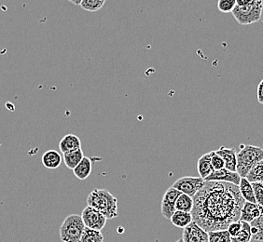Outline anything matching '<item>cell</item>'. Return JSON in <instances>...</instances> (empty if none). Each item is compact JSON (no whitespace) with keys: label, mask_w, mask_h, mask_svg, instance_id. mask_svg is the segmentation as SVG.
<instances>
[{"label":"cell","mask_w":263,"mask_h":242,"mask_svg":"<svg viewBox=\"0 0 263 242\" xmlns=\"http://www.w3.org/2000/svg\"><path fill=\"white\" fill-rule=\"evenodd\" d=\"M245 202L238 186L205 182L193 197V221L206 232L226 230L230 224L240 220Z\"/></svg>","instance_id":"1"},{"label":"cell","mask_w":263,"mask_h":242,"mask_svg":"<svg viewBox=\"0 0 263 242\" xmlns=\"http://www.w3.org/2000/svg\"><path fill=\"white\" fill-rule=\"evenodd\" d=\"M87 206L98 211L107 220L119 216L118 199L106 189H93L87 197Z\"/></svg>","instance_id":"2"},{"label":"cell","mask_w":263,"mask_h":242,"mask_svg":"<svg viewBox=\"0 0 263 242\" xmlns=\"http://www.w3.org/2000/svg\"><path fill=\"white\" fill-rule=\"evenodd\" d=\"M263 160V149L255 146H243L237 153L236 172L242 178H246L249 171L258 162Z\"/></svg>","instance_id":"3"},{"label":"cell","mask_w":263,"mask_h":242,"mask_svg":"<svg viewBox=\"0 0 263 242\" xmlns=\"http://www.w3.org/2000/svg\"><path fill=\"white\" fill-rule=\"evenodd\" d=\"M85 228L81 215L71 214L62 224L60 238L63 242H80Z\"/></svg>","instance_id":"4"},{"label":"cell","mask_w":263,"mask_h":242,"mask_svg":"<svg viewBox=\"0 0 263 242\" xmlns=\"http://www.w3.org/2000/svg\"><path fill=\"white\" fill-rule=\"evenodd\" d=\"M262 10L263 0H254L251 4L246 7L236 6L232 13L238 24L248 26L261 19Z\"/></svg>","instance_id":"5"},{"label":"cell","mask_w":263,"mask_h":242,"mask_svg":"<svg viewBox=\"0 0 263 242\" xmlns=\"http://www.w3.org/2000/svg\"><path fill=\"white\" fill-rule=\"evenodd\" d=\"M205 185V181L201 177L187 176L179 178L174 183L172 187H175L182 194H186L190 197H194L198 192Z\"/></svg>","instance_id":"6"},{"label":"cell","mask_w":263,"mask_h":242,"mask_svg":"<svg viewBox=\"0 0 263 242\" xmlns=\"http://www.w3.org/2000/svg\"><path fill=\"white\" fill-rule=\"evenodd\" d=\"M81 218L87 228L98 230V231H102V229L106 226V220H107L102 213L90 206H86V208L82 211Z\"/></svg>","instance_id":"7"},{"label":"cell","mask_w":263,"mask_h":242,"mask_svg":"<svg viewBox=\"0 0 263 242\" xmlns=\"http://www.w3.org/2000/svg\"><path fill=\"white\" fill-rule=\"evenodd\" d=\"M181 195V192L178 191L175 187H169L164 193L161 202V212L162 216L167 220H170L174 212H176V201L177 197Z\"/></svg>","instance_id":"8"},{"label":"cell","mask_w":263,"mask_h":242,"mask_svg":"<svg viewBox=\"0 0 263 242\" xmlns=\"http://www.w3.org/2000/svg\"><path fill=\"white\" fill-rule=\"evenodd\" d=\"M182 239L184 242H209L208 232L194 221L184 228Z\"/></svg>","instance_id":"9"},{"label":"cell","mask_w":263,"mask_h":242,"mask_svg":"<svg viewBox=\"0 0 263 242\" xmlns=\"http://www.w3.org/2000/svg\"><path fill=\"white\" fill-rule=\"evenodd\" d=\"M241 178L236 172H231L227 169L223 168L218 171L214 172L204 179L205 182H224V183H230L239 187V184L241 181Z\"/></svg>","instance_id":"10"},{"label":"cell","mask_w":263,"mask_h":242,"mask_svg":"<svg viewBox=\"0 0 263 242\" xmlns=\"http://www.w3.org/2000/svg\"><path fill=\"white\" fill-rule=\"evenodd\" d=\"M216 153L222 157L225 163V169L231 172H236L237 167V152L234 148L221 147Z\"/></svg>","instance_id":"11"},{"label":"cell","mask_w":263,"mask_h":242,"mask_svg":"<svg viewBox=\"0 0 263 242\" xmlns=\"http://www.w3.org/2000/svg\"><path fill=\"white\" fill-rule=\"evenodd\" d=\"M260 216H261V213L259 212L257 203L245 202L242 211H241V215H240L241 221L250 224L253 220Z\"/></svg>","instance_id":"12"},{"label":"cell","mask_w":263,"mask_h":242,"mask_svg":"<svg viewBox=\"0 0 263 242\" xmlns=\"http://www.w3.org/2000/svg\"><path fill=\"white\" fill-rule=\"evenodd\" d=\"M59 148L63 154L81 149V139L75 134H67L62 138L59 144Z\"/></svg>","instance_id":"13"},{"label":"cell","mask_w":263,"mask_h":242,"mask_svg":"<svg viewBox=\"0 0 263 242\" xmlns=\"http://www.w3.org/2000/svg\"><path fill=\"white\" fill-rule=\"evenodd\" d=\"M41 162H42L43 166L47 169L54 170V169L60 167L62 162H63V158H62L60 153L51 149V150L46 151L43 154V156L41 157Z\"/></svg>","instance_id":"14"},{"label":"cell","mask_w":263,"mask_h":242,"mask_svg":"<svg viewBox=\"0 0 263 242\" xmlns=\"http://www.w3.org/2000/svg\"><path fill=\"white\" fill-rule=\"evenodd\" d=\"M91 170H92V163H91V158L84 156L82 160L74 168L73 172H74V175L79 180L83 181V180H86L87 178L91 175Z\"/></svg>","instance_id":"15"},{"label":"cell","mask_w":263,"mask_h":242,"mask_svg":"<svg viewBox=\"0 0 263 242\" xmlns=\"http://www.w3.org/2000/svg\"><path fill=\"white\" fill-rule=\"evenodd\" d=\"M197 171L199 175L203 180L209 176L213 172L212 163H211V152L202 155L197 162Z\"/></svg>","instance_id":"16"},{"label":"cell","mask_w":263,"mask_h":242,"mask_svg":"<svg viewBox=\"0 0 263 242\" xmlns=\"http://www.w3.org/2000/svg\"><path fill=\"white\" fill-rule=\"evenodd\" d=\"M170 221L175 227L184 229L185 227H187L191 223L193 222V215H192V212L176 211L171 217Z\"/></svg>","instance_id":"17"},{"label":"cell","mask_w":263,"mask_h":242,"mask_svg":"<svg viewBox=\"0 0 263 242\" xmlns=\"http://www.w3.org/2000/svg\"><path fill=\"white\" fill-rule=\"evenodd\" d=\"M84 157V154L82 149H78L75 151L68 152L63 154V160L65 162L66 166L69 170H74V168L82 160Z\"/></svg>","instance_id":"18"},{"label":"cell","mask_w":263,"mask_h":242,"mask_svg":"<svg viewBox=\"0 0 263 242\" xmlns=\"http://www.w3.org/2000/svg\"><path fill=\"white\" fill-rule=\"evenodd\" d=\"M239 189H240V193H241L242 197L246 201L257 203L255 195H254L252 185L247 178H241V181L239 184Z\"/></svg>","instance_id":"19"},{"label":"cell","mask_w":263,"mask_h":242,"mask_svg":"<svg viewBox=\"0 0 263 242\" xmlns=\"http://www.w3.org/2000/svg\"><path fill=\"white\" fill-rule=\"evenodd\" d=\"M249 225L252 239L256 241H263V215L255 219Z\"/></svg>","instance_id":"20"},{"label":"cell","mask_w":263,"mask_h":242,"mask_svg":"<svg viewBox=\"0 0 263 242\" xmlns=\"http://www.w3.org/2000/svg\"><path fill=\"white\" fill-rule=\"evenodd\" d=\"M193 208V197L182 194L177 197L176 201V211L180 212H192Z\"/></svg>","instance_id":"21"},{"label":"cell","mask_w":263,"mask_h":242,"mask_svg":"<svg viewBox=\"0 0 263 242\" xmlns=\"http://www.w3.org/2000/svg\"><path fill=\"white\" fill-rule=\"evenodd\" d=\"M250 183L263 182V160L258 162L255 166L249 171L246 177Z\"/></svg>","instance_id":"22"},{"label":"cell","mask_w":263,"mask_h":242,"mask_svg":"<svg viewBox=\"0 0 263 242\" xmlns=\"http://www.w3.org/2000/svg\"><path fill=\"white\" fill-rule=\"evenodd\" d=\"M104 236L101 231L93 230L90 228H85L83 235L81 237L80 242H103Z\"/></svg>","instance_id":"23"},{"label":"cell","mask_w":263,"mask_h":242,"mask_svg":"<svg viewBox=\"0 0 263 242\" xmlns=\"http://www.w3.org/2000/svg\"><path fill=\"white\" fill-rule=\"evenodd\" d=\"M209 242H232V237L228 230H218L208 232Z\"/></svg>","instance_id":"24"},{"label":"cell","mask_w":263,"mask_h":242,"mask_svg":"<svg viewBox=\"0 0 263 242\" xmlns=\"http://www.w3.org/2000/svg\"><path fill=\"white\" fill-rule=\"evenodd\" d=\"M251 239H252V235L250 232V225L246 222H243L241 232L236 236L232 237V242H250Z\"/></svg>","instance_id":"25"},{"label":"cell","mask_w":263,"mask_h":242,"mask_svg":"<svg viewBox=\"0 0 263 242\" xmlns=\"http://www.w3.org/2000/svg\"><path fill=\"white\" fill-rule=\"evenodd\" d=\"M106 0H82L81 3V7L84 10L90 11V12H96L105 5Z\"/></svg>","instance_id":"26"},{"label":"cell","mask_w":263,"mask_h":242,"mask_svg":"<svg viewBox=\"0 0 263 242\" xmlns=\"http://www.w3.org/2000/svg\"><path fill=\"white\" fill-rule=\"evenodd\" d=\"M236 7V0H218V9L223 13L233 12Z\"/></svg>","instance_id":"27"},{"label":"cell","mask_w":263,"mask_h":242,"mask_svg":"<svg viewBox=\"0 0 263 242\" xmlns=\"http://www.w3.org/2000/svg\"><path fill=\"white\" fill-rule=\"evenodd\" d=\"M253 187L254 195L256 202L258 205H263V182L251 183Z\"/></svg>","instance_id":"28"},{"label":"cell","mask_w":263,"mask_h":242,"mask_svg":"<svg viewBox=\"0 0 263 242\" xmlns=\"http://www.w3.org/2000/svg\"><path fill=\"white\" fill-rule=\"evenodd\" d=\"M211 163H212L214 171H218L225 168V163L222 157L218 155L216 151H211Z\"/></svg>","instance_id":"29"},{"label":"cell","mask_w":263,"mask_h":242,"mask_svg":"<svg viewBox=\"0 0 263 242\" xmlns=\"http://www.w3.org/2000/svg\"><path fill=\"white\" fill-rule=\"evenodd\" d=\"M242 227H243V222L241 220H238V221L230 224L227 230H228L229 234L231 235V237H234L241 232Z\"/></svg>","instance_id":"30"},{"label":"cell","mask_w":263,"mask_h":242,"mask_svg":"<svg viewBox=\"0 0 263 242\" xmlns=\"http://www.w3.org/2000/svg\"><path fill=\"white\" fill-rule=\"evenodd\" d=\"M257 95H258V103L263 105V78L262 80L260 81L258 84Z\"/></svg>","instance_id":"31"},{"label":"cell","mask_w":263,"mask_h":242,"mask_svg":"<svg viewBox=\"0 0 263 242\" xmlns=\"http://www.w3.org/2000/svg\"><path fill=\"white\" fill-rule=\"evenodd\" d=\"M254 0H236V6L238 7H246L253 2Z\"/></svg>","instance_id":"32"},{"label":"cell","mask_w":263,"mask_h":242,"mask_svg":"<svg viewBox=\"0 0 263 242\" xmlns=\"http://www.w3.org/2000/svg\"><path fill=\"white\" fill-rule=\"evenodd\" d=\"M70 3L72 4H74V5L76 6H81V1L82 0H68Z\"/></svg>","instance_id":"33"},{"label":"cell","mask_w":263,"mask_h":242,"mask_svg":"<svg viewBox=\"0 0 263 242\" xmlns=\"http://www.w3.org/2000/svg\"><path fill=\"white\" fill-rule=\"evenodd\" d=\"M258 209H259V212L261 213V215H263V205H258Z\"/></svg>","instance_id":"34"},{"label":"cell","mask_w":263,"mask_h":242,"mask_svg":"<svg viewBox=\"0 0 263 242\" xmlns=\"http://www.w3.org/2000/svg\"><path fill=\"white\" fill-rule=\"evenodd\" d=\"M175 242H184L183 241L182 237L181 238H179V239H177V241Z\"/></svg>","instance_id":"35"},{"label":"cell","mask_w":263,"mask_h":242,"mask_svg":"<svg viewBox=\"0 0 263 242\" xmlns=\"http://www.w3.org/2000/svg\"><path fill=\"white\" fill-rule=\"evenodd\" d=\"M118 232L122 233V232H123V230H122V228H120V229H119V230H118Z\"/></svg>","instance_id":"36"}]
</instances>
